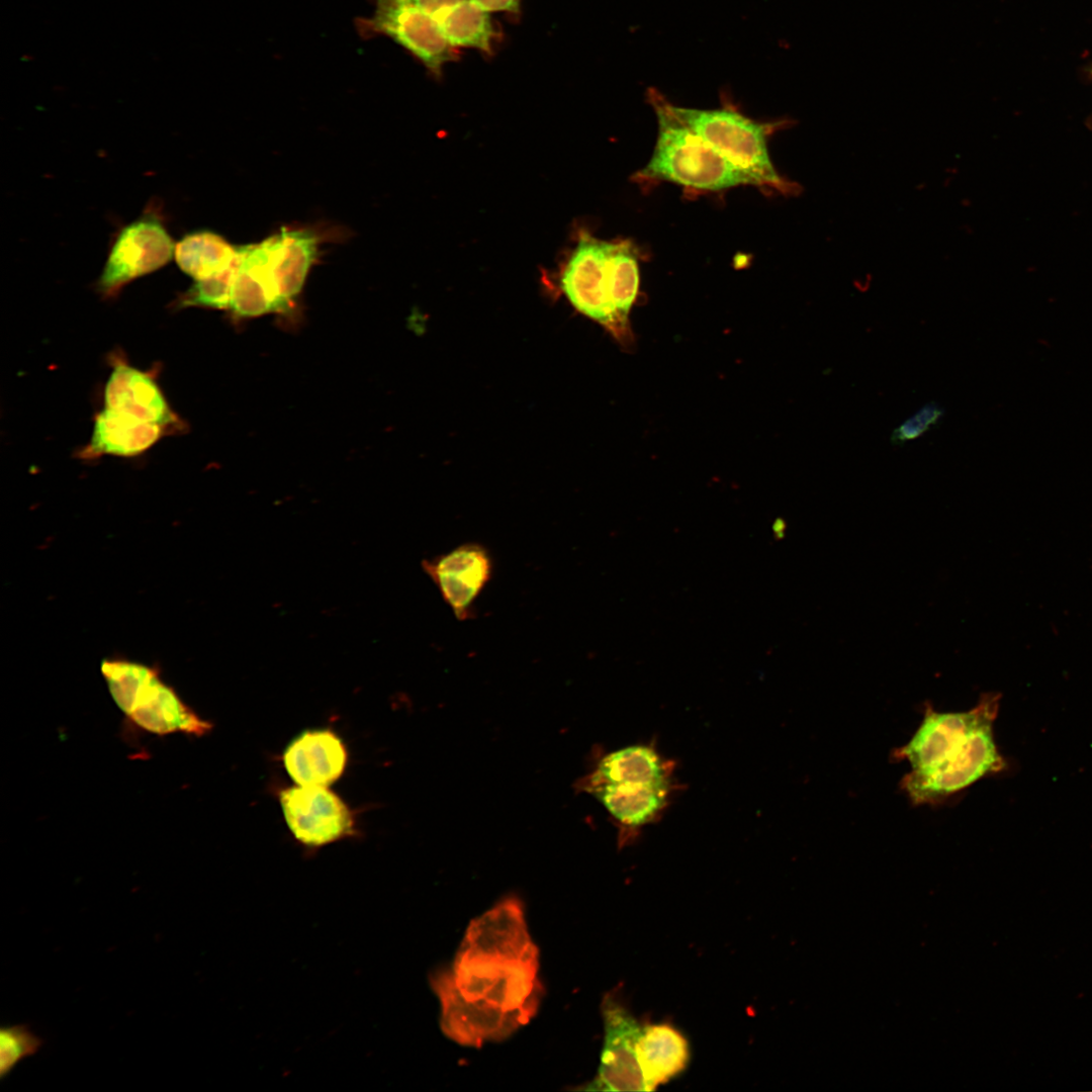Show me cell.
Wrapping results in <instances>:
<instances>
[{
    "instance_id": "1",
    "label": "cell",
    "mask_w": 1092,
    "mask_h": 1092,
    "mask_svg": "<svg viewBox=\"0 0 1092 1092\" xmlns=\"http://www.w3.org/2000/svg\"><path fill=\"white\" fill-rule=\"evenodd\" d=\"M677 788L673 762L654 744H635L608 753L582 782V789L615 819L622 844L663 816Z\"/></svg>"
},
{
    "instance_id": "19",
    "label": "cell",
    "mask_w": 1092,
    "mask_h": 1092,
    "mask_svg": "<svg viewBox=\"0 0 1092 1092\" xmlns=\"http://www.w3.org/2000/svg\"><path fill=\"white\" fill-rule=\"evenodd\" d=\"M106 407L160 426L171 421V412L156 382L125 364L114 367L105 386Z\"/></svg>"
},
{
    "instance_id": "25",
    "label": "cell",
    "mask_w": 1092,
    "mask_h": 1092,
    "mask_svg": "<svg viewBox=\"0 0 1092 1092\" xmlns=\"http://www.w3.org/2000/svg\"><path fill=\"white\" fill-rule=\"evenodd\" d=\"M238 262L239 258L237 262L224 272L206 279L195 281L181 297V305H194L218 309L230 308L233 283Z\"/></svg>"
},
{
    "instance_id": "4",
    "label": "cell",
    "mask_w": 1092,
    "mask_h": 1092,
    "mask_svg": "<svg viewBox=\"0 0 1092 1092\" xmlns=\"http://www.w3.org/2000/svg\"><path fill=\"white\" fill-rule=\"evenodd\" d=\"M101 673L116 706L135 727L159 736L201 737L211 731L212 724L180 698L159 667L112 657L102 660Z\"/></svg>"
},
{
    "instance_id": "5",
    "label": "cell",
    "mask_w": 1092,
    "mask_h": 1092,
    "mask_svg": "<svg viewBox=\"0 0 1092 1092\" xmlns=\"http://www.w3.org/2000/svg\"><path fill=\"white\" fill-rule=\"evenodd\" d=\"M664 104L679 122L756 178L762 186L787 194L800 190L799 185L781 176L771 162L767 138L776 124L758 122L729 106L689 108L677 106L665 97Z\"/></svg>"
},
{
    "instance_id": "18",
    "label": "cell",
    "mask_w": 1092,
    "mask_h": 1092,
    "mask_svg": "<svg viewBox=\"0 0 1092 1092\" xmlns=\"http://www.w3.org/2000/svg\"><path fill=\"white\" fill-rule=\"evenodd\" d=\"M239 249L229 309L239 317L282 312L260 242L239 246Z\"/></svg>"
},
{
    "instance_id": "6",
    "label": "cell",
    "mask_w": 1092,
    "mask_h": 1092,
    "mask_svg": "<svg viewBox=\"0 0 1092 1092\" xmlns=\"http://www.w3.org/2000/svg\"><path fill=\"white\" fill-rule=\"evenodd\" d=\"M538 967L539 962L509 961L458 950L451 972L465 999L533 1017L542 994Z\"/></svg>"
},
{
    "instance_id": "3",
    "label": "cell",
    "mask_w": 1092,
    "mask_h": 1092,
    "mask_svg": "<svg viewBox=\"0 0 1092 1092\" xmlns=\"http://www.w3.org/2000/svg\"><path fill=\"white\" fill-rule=\"evenodd\" d=\"M647 94L656 114L658 132L650 160L638 172L640 178L709 191L742 185L762 187L756 178L679 122L667 110L662 94L655 89H649Z\"/></svg>"
},
{
    "instance_id": "17",
    "label": "cell",
    "mask_w": 1092,
    "mask_h": 1092,
    "mask_svg": "<svg viewBox=\"0 0 1092 1092\" xmlns=\"http://www.w3.org/2000/svg\"><path fill=\"white\" fill-rule=\"evenodd\" d=\"M347 759L345 744L330 729L304 730L283 752L284 767L299 786L329 787L341 778Z\"/></svg>"
},
{
    "instance_id": "21",
    "label": "cell",
    "mask_w": 1092,
    "mask_h": 1092,
    "mask_svg": "<svg viewBox=\"0 0 1092 1092\" xmlns=\"http://www.w3.org/2000/svg\"><path fill=\"white\" fill-rule=\"evenodd\" d=\"M160 436V425L105 407L96 417L92 439L84 455L133 456L150 448Z\"/></svg>"
},
{
    "instance_id": "20",
    "label": "cell",
    "mask_w": 1092,
    "mask_h": 1092,
    "mask_svg": "<svg viewBox=\"0 0 1092 1092\" xmlns=\"http://www.w3.org/2000/svg\"><path fill=\"white\" fill-rule=\"evenodd\" d=\"M636 1054L646 1091L681 1073L690 1059L687 1038L667 1023L643 1026Z\"/></svg>"
},
{
    "instance_id": "2",
    "label": "cell",
    "mask_w": 1092,
    "mask_h": 1092,
    "mask_svg": "<svg viewBox=\"0 0 1092 1092\" xmlns=\"http://www.w3.org/2000/svg\"><path fill=\"white\" fill-rule=\"evenodd\" d=\"M561 288L580 313L622 341L630 333L628 314L639 288V265L631 243L582 235L562 273Z\"/></svg>"
},
{
    "instance_id": "13",
    "label": "cell",
    "mask_w": 1092,
    "mask_h": 1092,
    "mask_svg": "<svg viewBox=\"0 0 1092 1092\" xmlns=\"http://www.w3.org/2000/svg\"><path fill=\"white\" fill-rule=\"evenodd\" d=\"M601 1010L605 1026L604 1048L598 1076L586 1089L646 1091L636 1054L643 1026L614 995L604 997Z\"/></svg>"
},
{
    "instance_id": "28",
    "label": "cell",
    "mask_w": 1092,
    "mask_h": 1092,
    "mask_svg": "<svg viewBox=\"0 0 1092 1092\" xmlns=\"http://www.w3.org/2000/svg\"><path fill=\"white\" fill-rule=\"evenodd\" d=\"M489 12L518 13L522 0H473Z\"/></svg>"
},
{
    "instance_id": "27",
    "label": "cell",
    "mask_w": 1092,
    "mask_h": 1092,
    "mask_svg": "<svg viewBox=\"0 0 1092 1092\" xmlns=\"http://www.w3.org/2000/svg\"><path fill=\"white\" fill-rule=\"evenodd\" d=\"M418 7L436 17L440 13L468 0H411Z\"/></svg>"
},
{
    "instance_id": "24",
    "label": "cell",
    "mask_w": 1092,
    "mask_h": 1092,
    "mask_svg": "<svg viewBox=\"0 0 1092 1092\" xmlns=\"http://www.w3.org/2000/svg\"><path fill=\"white\" fill-rule=\"evenodd\" d=\"M43 1039L26 1024L3 1026L0 1030V1078L4 1079L25 1058L34 1056Z\"/></svg>"
},
{
    "instance_id": "16",
    "label": "cell",
    "mask_w": 1092,
    "mask_h": 1092,
    "mask_svg": "<svg viewBox=\"0 0 1092 1092\" xmlns=\"http://www.w3.org/2000/svg\"><path fill=\"white\" fill-rule=\"evenodd\" d=\"M260 244L282 312L287 311L315 262L318 237L307 229L282 228Z\"/></svg>"
},
{
    "instance_id": "7",
    "label": "cell",
    "mask_w": 1092,
    "mask_h": 1092,
    "mask_svg": "<svg viewBox=\"0 0 1092 1092\" xmlns=\"http://www.w3.org/2000/svg\"><path fill=\"white\" fill-rule=\"evenodd\" d=\"M370 17L358 18L359 33L369 38L385 35L405 49L432 74L454 61L455 49L447 41L437 20L411 0H371Z\"/></svg>"
},
{
    "instance_id": "15",
    "label": "cell",
    "mask_w": 1092,
    "mask_h": 1092,
    "mask_svg": "<svg viewBox=\"0 0 1092 1092\" xmlns=\"http://www.w3.org/2000/svg\"><path fill=\"white\" fill-rule=\"evenodd\" d=\"M459 950L509 961L539 962L519 900L509 898L473 919Z\"/></svg>"
},
{
    "instance_id": "26",
    "label": "cell",
    "mask_w": 1092,
    "mask_h": 1092,
    "mask_svg": "<svg viewBox=\"0 0 1092 1092\" xmlns=\"http://www.w3.org/2000/svg\"><path fill=\"white\" fill-rule=\"evenodd\" d=\"M943 416L944 408L939 403L935 401L927 402L894 429L890 442L893 445L901 446L915 440L936 427Z\"/></svg>"
},
{
    "instance_id": "23",
    "label": "cell",
    "mask_w": 1092,
    "mask_h": 1092,
    "mask_svg": "<svg viewBox=\"0 0 1092 1092\" xmlns=\"http://www.w3.org/2000/svg\"><path fill=\"white\" fill-rule=\"evenodd\" d=\"M490 13L475 1L468 0L434 18L454 49L467 48L491 54L495 29Z\"/></svg>"
},
{
    "instance_id": "11",
    "label": "cell",
    "mask_w": 1092,
    "mask_h": 1092,
    "mask_svg": "<svg viewBox=\"0 0 1092 1092\" xmlns=\"http://www.w3.org/2000/svg\"><path fill=\"white\" fill-rule=\"evenodd\" d=\"M430 984L441 1004L442 1031L461 1045L479 1048L486 1041L503 1040L532 1018L465 999L457 989L451 971L433 973Z\"/></svg>"
},
{
    "instance_id": "9",
    "label": "cell",
    "mask_w": 1092,
    "mask_h": 1092,
    "mask_svg": "<svg viewBox=\"0 0 1092 1092\" xmlns=\"http://www.w3.org/2000/svg\"><path fill=\"white\" fill-rule=\"evenodd\" d=\"M175 244L154 209L124 225L116 234L98 289L105 295L118 292L130 281L165 266L174 257Z\"/></svg>"
},
{
    "instance_id": "10",
    "label": "cell",
    "mask_w": 1092,
    "mask_h": 1092,
    "mask_svg": "<svg viewBox=\"0 0 1092 1092\" xmlns=\"http://www.w3.org/2000/svg\"><path fill=\"white\" fill-rule=\"evenodd\" d=\"M993 722L978 728L951 759L927 774L910 771L901 787L914 804L937 803L1003 768L993 735Z\"/></svg>"
},
{
    "instance_id": "8",
    "label": "cell",
    "mask_w": 1092,
    "mask_h": 1092,
    "mask_svg": "<svg viewBox=\"0 0 1092 1092\" xmlns=\"http://www.w3.org/2000/svg\"><path fill=\"white\" fill-rule=\"evenodd\" d=\"M999 699L995 694L984 695L976 707L966 712L940 713L927 706L920 726L907 744L894 751V756L908 760L912 772L932 771L954 757L978 728L994 722Z\"/></svg>"
},
{
    "instance_id": "12",
    "label": "cell",
    "mask_w": 1092,
    "mask_h": 1092,
    "mask_svg": "<svg viewBox=\"0 0 1092 1092\" xmlns=\"http://www.w3.org/2000/svg\"><path fill=\"white\" fill-rule=\"evenodd\" d=\"M279 803L289 830L306 846H324L354 832L351 810L328 787H290L280 792Z\"/></svg>"
},
{
    "instance_id": "22",
    "label": "cell",
    "mask_w": 1092,
    "mask_h": 1092,
    "mask_svg": "<svg viewBox=\"0 0 1092 1092\" xmlns=\"http://www.w3.org/2000/svg\"><path fill=\"white\" fill-rule=\"evenodd\" d=\"M179 268L195 281L220 274L239 258V247L211 231L185 235L174 249Z\"/></svg>"
},
{
    "instance_id": "14",
    "label": "cell",
    "mask_w": 1092,
    "mask_h": 1092,
    "mask_svg": "<svg viewBox=\"0 0 1092 1092\" xmlns=\"http://www.w3.org/2000/svg\"><path fill=\"white\" fill-rule=\"evenodd\" d=\"M422 565L455 617L459 621L470 619L476 599L492 575L488 550L477 543H465L424 560Z\"/></svg>"
}]
</instances>
